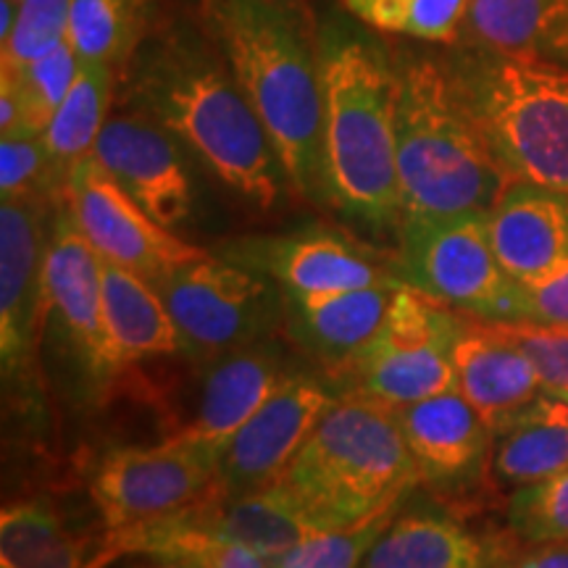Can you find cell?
<instances>
[{"label":"cell","instance_id":"cell-2","mask_svg":"<svg viewBox=\"0 0 568 568\" xmlns=\"http://www.w3.org/2000/svg\"><path fill=\"white\" fill-rule=\"evenodd\" d=\"M213 27L240 88L272 140L290 187L329 203L318 48L303 19L274 0H216Z\"/></svg>","mask_w":568,"mask_h":568},{"label":"cell","instance_id":"cell-4","mask_svg":"<svg viewBox=\"0 0 568 568\" xmlns=\"http://www.w3.org/2000/svg\"><path fill=\"white\" fill-rule=\"evenodd\" d=\"M395 142L403 216L489 213L514 182L489 151L447 63L426 55L395 67Z\"/></svg>","mask_w":568,"mask_h":568},{"label":"cell","instance_id":"cell-8","mask_svg":"<svg viewBox=\"0 0 568 568\" xmlns=\"http://www.w3.org/2000/svg\"><path fill=\"white\" fill-rule=\"evenodd\" d=\"M180 329L184 358L205 361L276 335L284 295L272 276L226 255H203L148 280Z\"/></svg>","mask_w":568,"mask_h":568},{"label":"cell","instance_id":"cell-38","mask_svg":"<svg viewBox=\"0 0 568 568\" xmlns=\"http://www.w3.org/2000/svg\"><path fill=\"white\" fill-rule=\"evenodd\" d=\"M510 322L568 329V261L527 284L516 282V301Z\"/></svg>","mask_w":568,"mask_h":568},{"label":"cell","instance_id":"cell-25","mask_svg":"<svg viewBox=\"0 0 568 568\" xmlns=\"http://www.w3.org/2000/svg\"><path fill=\"white\" fill-rule=\"evenodd\" d=\"M132 552L148 558L187 560L201 568H272V564L255 550L197 529L182 514L155 518V521L116 531V535H105V545L92 568H101L116 556H132Z\"/></svg>","mask_w":568,"mask_h":568},{"label":"cell","instance_id":"cell-6","mask_svg":"<svg viewBox=\"0 0 568 568\" xmlns=\"http://www.w3.org/2000/svg\"><path fill=\"white\" fill-rule=\"evenodd\" d=\"M447 69L500 166L568 193V67L474 45Z\"/></svg>","mask_w":568,"mask_h":568},{"label":"cell","instance_id":"cell-29","mask_svg":"<svg viewBox=\"0 0 568 568\" xmlns=\"http://www.w3.org/2000/svg\"><path fill=\"white\" fill-rule=\"evenodd\" d=\"M113 95V67L109 63H82L80 74L53 113L45 138L51 159L63 176L71 166L92 153L98 134L109 122V105Z\"/></svg>","mask_w":568,"mask_h":568},{"label":"cell","instance_id":"cell-14","mask_svg":"<svg viewBox=\"0 0 568 568\" xmlns=\"http://www.w3.org/2000/svg\"><path fill=\"white\" fill-rule=\"evenodd\" d=\"M63 203L103 261L132 268L145 280L209 255L155 222L92 153L71 166Z\"/></svg>","mask_w":568,"mask_h":568},{"label":"cell","instance_id":"cell-35","mask_svg":"<svg viewBox=\"0 0 568 568\" xmlns=\"http://www.w3.org/2000/svg\"><path fill=\"white\" fill-rule=\"evenodd\" d=\"M67 176L59 172L42 134L0 138V195L61 197Z\"/></svg>","mask_w":568,"mask_h":568},{"label":"cell","instance_id":"cell-31","mask_svg":"<svg viewBox=\"0 0 568 568\" xmlns=\"http://www.w3.org/2000/svg\"><path fill=\"white\" fill-rule=\"evenodd\" d=\"M80 55L69 40H63L55 51L27 63V67H0V82L9 84L17 95L21 113H24L27 134H45L53 113L59 111L80 74Z\"/></svg>","mask_w":568,"mask_h":568},{"label":"cell","instance_id":"cell-3","mask_svg":"<svg viewBox=\"0 0 568 568\" xmlns=\"http://www.w3.org/2000/svg\"><path fill=\"white\" fill-rule=\"evenodd\" d=\"M316 48L329 205L368 230H397L403 209L395 142V67L374 42L343 24L324 27Z\"/></svg>","mask_w":568,"mask_h":568},{"label":"cell","instance_id":"cell-27","mask_svg":"<svg viewBox=\"0 0 568 568\" xmlns=\"http://www.w3.org/2000/svg\"><path fill=\"white\" fill-rule=\"evenodd\" d=\"M98 550L77 537L51 503L19 500L0 514V568H92Z\"/></svg>","mask_w":568,"mask_h":568},{"label":"cell","instance_id":"cell-32","mask_svg":"<svg viewBox=\"0 0 568 568\" xmlns=\"http://www.w3.org/2000/svg\"><path fill=\"white\" fill-rule=\"evenodd\" d=\"M343 6L379 32L450 42L464 30L471 0H343Z\"/></svg>","mask_w":568,"mask_h":568},{"label":"cell","instance_id":"cell-28","mask_svg":"<svg viewBox=\"0 0 568 568\" xmlns=\"http://www.w3.org/2000/svg\"><path fill=\"white\" fill-rule=\"evenodd\" d=\"M487 468L497 485L514 489L556 477L568 468V424L524 408L493 432Z\"/></svg>","mask_w":568,"mask_h":568},{"label":"cell","instance_id":"cell-12","mask_svg":"<svg viewBox=\"0 0 568 568\" xmlns=\"http://www.w3.org/2000/svg\"><path fill=\"white\" fill-rule=\"evenodd\" d=\"M219 453L166 437L153 447H113L90 474V497L105 535L174 516L216 487Z\"/></svg>","mask_w":568,"mask_h":568},{"label":"cell","instance_id":"cell-34","mask_svg":"<svg viewBox=\"0 0 568 568\" xmlns=\"http://www.w3.org/2000/svg\"><path fill=\"white\" fill-rule=\"evenodd\" d=\"M508 524L529 545L568 542V468L537 485L518 487L508 503Z\"/></svg>","mask_w":568,"mask_h":568},{"label":"cell","instance_id":"cell-41","mask_svg":"<svg viewBox=\"0 0 568 568\" xmlns=\"http://www.w3.org/2000/svg\"><path fill=\"white\" fill-rule=\"evenodd\" d=\"M132 568H201L195 564H187V560H174V558H151L145 564H138Z\"/></svg>","mask_w":568,"mask_h":568},{"label":"cell","instance_id":"cell-36","mask_svg":"<svg viewBox=\"0 0 568 568\" xmlns=\"http://www.w3.org/2000/svg\"><path fill=\"white\" fill-rule=\"evenodd\" d=\"M74 0H21L9 42L0 45V63L9 69L42 59L67 40Z\"/></svg>","mask_w":568,"mask_h":568},{"label":"cell","instance_id":"cell-22","mask_svg":"<svg viewBox=\"0 0 568 568\" xmlns=\"http://www.w3.org/2000/svg\"><path fill=\"white\" fill-rule=\"evenodd\" d=\"M180 514L197 529L245 545L266 560L322 531L280 485L234 497L211 493Z\"/></svg>","mask_w":568,"mask_h":568},{"label":"cell","instance_id":"cell-39","mask_svg":"<svg viewBox=\"0 0 568 568\" xmlns=\"http://www.w3.org/2000/svg\"><path fill=\"white\" fill-rule=\"evenodd\" d=\"M508 568H568V542L535 545V550L514 560Z\"/></svg>","mask_w":568,"mask_h":568},{"label":"cell","instance_id":"cell-23","mask_svg":"<svg viewBox=\"0 0 568 568\" xmlns=\"http://www.w3.org/2000/svg\"><path fill=\"white\" fill-rule=\"evenodd\" d=\"M103 308L122 376L142 361L184 355L166 303L142 274L103 261Z\"/></svg>","mask_w":568,"mask_h":568},{"label":"cell","instance_id":"cell-15","mask_svg":"<svg viewBox=\"0 0 568 568\" xmlns=\"http://www.w3.org/2000/svg\"><path fill=\"white\" fill-rule=\"evenodd\" d=\"M195 366L193 403L169 437L222 453L234 432L295 372L293 355L280 335L232 347Z\"/></svg>","mask_w":568,"mask_h":568},{"label":"cell","instance_id":"cell-7","mask_svg":"<svg viewBox=\"0 0 568 568\" xmlns=\"http://www.w3.org/2000/svg\"><path fill=\"white\" fill-rule=\"evenodd\" d=\"M450 305L400 284L379 332L332 374L343 395L403 408L456 389L453 343L460 329Z\"/></svg>","mask_w":568,"mask_h":568},{"label":"cell","instance_id":"cell-42","mask_svg":"<svg viewBox=\"0 0 568 568\" xmlns=\"http://www.w3.org/2000/svg\"><path fill=\"white\" fill-rule=\"evenodd\" d=\"M17 3H21V0H17Z\"/></svg>","mask_w":568,"mask_h":568},{"label":"cell","instance_id":"cell-33","mask_svg":"<svg viewBox=\"0 0 568 568\" xmlns=\"http://www.w3.org/2000/svg\"><path fill=\"white\" fill-rule=\"evenodd\" d=\"M400 506L403 503H397L355 527L318 531V535L297 542L295 548L284 550L282 556L268 558V564L272 568H361L368 550L374 548L382 531L393 524Z\"/></svg>","mask_w":568,"mask_h":568},{"label":"cell","instance_id":"cell-13","mask_svg":"<svg viewBox=\"0 0 568 568\" xmlns=\"http://www.w3.org/2000/svg\"><path fill=\"white\" fill-rule=\"evenodd\" d=\"M339 395L322 368H295L222 447L213 493L234 497L276 485Z\"/></svg>","mask_w":568,"mask_h":568},{"label":"cell","instance_id":"cell-26","mask_svg":"<svg viewBox=\"0 0 568 568\" xmlns=\"http://www.w3.org/2000/svg\"><path fill=\"white\" fill-rule=\"evenodd\" d=\"M479 558L477 539L450 516L397 510L361 568H479Z\"/></svg>","mask_w":568,"mask_h":568},{"label":"cell","instance_id":"cell-18","mask_svg":"<svg viewBox=\"0 0 568 568\" xmlns=\"http://www.w3.org/2000/svg\"><path fill=\"white\" fill-rule=\"evenodd\" d=\"M400 284L337 293H282V332L326 376L337 374L379 332Z\"/></svg>","mask_w":568,"mask_h":568},{"label":"cell","instance_id":"cell-37","mask_svg":"<svg viewBox=\"0 0 568 568\" xmlns=\"http://www.w3.org/2000/svg\"><path fill=\"white\" fill-rule=\"evenodd\" d=\"M518 351L531 361L542 389L550 395L568 397V329L527 322H495Z\"/></svg>","mask_w":568,"mask_h":568},{"label":"cell","instance_id":"cell-43","mask_svg":"<svg viewBox=\"0 0 568 568\" xmlns=\"http://www.w3.org/2000/svg\"><path fill=\"white\" fill-rule=\"evenodd\" d=\"M566 400H568V397H566Z\"/></svg>","mask_w":568,"mask_h":568},{"label":"cell","instance_id":"cell-5","mask_svg":"<svg viewBox=\"0 0 568 568\" xmlns=\"http://www.w3.org/2000/svg\"><path fill=\"white\" fill-rule=\"evenodd\" d=\"M316 529L355 527L422 485L393 408L339 395L276 481Z\"/></svg>","mask_w":568,"mask_h":568},{"label":"cell","instance_id":"cell-24","mask_svg":"<svg viewBox=\"0 0 568 568\" xmlns=\"http://www.w3.org/2000/svg\"><path fill=\"white\" fill-rule=\"evenodd\" d=\"M464 30L479 48L568 67V0H471Z\"/></svg>","mask_w":568,"mask_h":568},{"label":"cell","instance_id":"cell-40","mask_svg":"<svg viewBox=\"0 0 568 568\" xmlns=\"http://www.w3.org/2000/svg\"><path fill=\"white\" fill-rule=\"evenodd\" d=\"M19 6L17 0H0V45L9 42V38L13 34V27H17L19 19Z\"/></svg>","mask_w":568,"mask_h":568},{"label":"cell","instance_id":"cell-1","mask_svg":"<svg viewBox=\"0 0 568 568\" xmlns=\"http://www.w3.org/2000/svg\"><path fill=\"white\" fill-rule=\"evenodd\" d=\"M126 90L134 111L166 126L240 197L264 211L280 201V155L230 63L203 42L182 32L151 42Z\"/></svg>","mask_w":568,"mask_h":568},{"label":"cell","instance_id":"cell-16","mask_svg":"<svg viewBox=\"0 0 568 568\" xmlns=\"http://www.w3.org/2000/svg\"><path fill=\"white\" fill-rule=\"evenodd\" d=\"M222 255L272 276L282 293H337L403 282L397 258L387 261V255L332 230L243 237L226 245Z\"/></svg>","mask_w":568,"mask_h":568},{"label":"cell","instance_id":"cell-17","mask_svg":"<svg viewBox=\"0 0 568 568\" xmlns=\"http://www.w3.org/2000/svg\"><path fill=\"white\" fill-rule=\"evenodd\" d=\"M92 155L155 222L184 224L193 213V180L166 126L142 113L109 116Z\"/></svg>","mask_w":568,"mask_h":568},{"label":"cell","instance_id":"cell-10","mask_svg":"<svg viewBox=\"0 0 568 568\" xmlns=\"http://www.w3.org/2000/svg\"><path fill=\"white\" fill-rule=\"evenodd\" d=\"M90 400L111 395L122 382L103 308V258L88 243L63 195L55 201L45 255V324Z\"/></svg>","mask_w":568,"mask_h":568},{"label":"cell","instance_id":"cell-21","mask_svg":"<svg viewBox=\"0 0 568 568\" xmlns=\"http://www.w3.org/2000/svg\"><path fill=\"white\" fill-rule=\"evenodd\" d=\"M456 389L479 410L489 429L529 408L545 393L539 374L524 351L503 335L495 322L460 318V329L453 343Z\"/></svg>","mask_w":568,"mask_h":568},{"label":"cell","instance_id":"cell-9","mask_svg":"<svg viewBox=\"0 0 568 568\" xmlns=\"http://www.w3.org/2000/svg\"><path fill=\"white\" fill-rule=\"evenodd\" d=\"M397 272L418 293L485 322H510L516 282L495 258L487 213L403 216Z\"/></svg>","mask_w":568,"mask_h":568},{"label":"cell","instance_id":"cell-11","mask_svg":"<svg viewBox=\"0 0 568 568\" xmlns=\"http://www.w3.org/2000/svg\"><path fill=\"white\" fill-rule=\"evenodd\" d=\"M55 201L48 195L0 203V361L6 393L34 400L38 347L45 324V255Z\"/></svg>","mask_w":568,"mask_h":568},{"label":"cell","instance_id":"cell-20","mask_svg":"<svg viewBox=\"0 0 568 568\" xmlns=\"http://www.w3.org/2000/svg\"><path fill=\"white\" fill-rule=\"evenodd\" d=\"M487 232L510 280H539L568 261V193L514 180L487 213Z\"/></svg>","mask_w":568,"mask_h":568},{"label":"cell","instance_id":"cell-30","mask_svg":"<svg viewBox=\"0 0 568 568\" xmlns=\"http://www.w3.org/2000/svg\"><path fill=\"white\" fill-rule=\"evenodd\" d=\"M148 6L151 0H74L67 40L82 63H122L140 45Z\"/></svg>","mask_w":568,"mask_h":568},{"label":"cell","instance_id":"cell-19","mask_svg":"<svg viewBox=\"0 0 568 568\" xmlns=\"http://www.w3.org/2000/svg\"><path fill=\"white\" fill-rule=\"evenodd\" d=\"M422 485L453 487L487 468L493 429L458 389L395 408Z\"/></svg>","mask_w":568,"mask_h":568}]
</instances>
